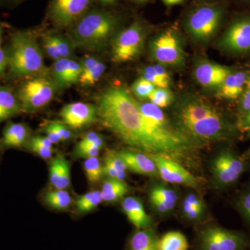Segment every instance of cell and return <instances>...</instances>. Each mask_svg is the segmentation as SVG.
<instances>
[{"mask_svg":"<svg viewBox=\"0 0 250 250\" xmlns=\"http://www.w3.org/2000/svg\"><path fill=\"white\" fill-rule=\"evenodd\" d=\"M3 36V25L1 22H0V47H1V41H2Z\"/></svg>","mask_w":250,"mask_h":250,"instance_id":"obj_51","label":"cell"},{"mask_svg":"<svg viewBox=\"0 0 250 250\" xmlns=\"http://www.w3.org/2000/svg\"><path fill=\"white\" fill-rule=\"evenodd\" d=\"M182 207L206 210V205L202 197L195 192L188 194L182 202Z\"/></svg>","mask_w":250,"mask_h":250,"instance_id":"obj_37","label":"cell"},{"mask_svg":"<svg viewBox=\"0 0 250 250\" xmlns=\"http://www.w3.org/2000/svg\"><path fill=\"white\" fill-rule=\"evenodd\" d=\"M129 1H133V2L138 3V4H143V3L147 2L149 0H129Z\"/></svg>","mask_w":250,"mask_h":250,"instance_id":"obj_52","label":"cell"},{"mask_svg":"<svg viewBox=\"0 0 250 250\" xmlns=\"http://www.w3.org/2000/svg\"><path fill=\"white\" fill-rule=\"evenodd\" d=\"M42 47L46 55L54 60L72 58L76 47L67 35L49 32L42 38Z\"/></svg>","mask_w":250,"mask_h":250,"instance_id":"obj_17","label":"cell"},{"mask_svg":"<svg viewBox=\"0 0 250 250\" xmlns=\"http://www.w3.org/2000/svg\"><path fill=\"white\" fill-rule=\"evenodd\" d=\"M95 0H50L47 16L54 27L69 29L93 7Z\"/></svg>","mask_w":250,"mask_h":250,"instance_id":"obj_10","label":"cell"},{"mask_svg":"<svg viewBox=\"0 0 250 250\" xmlns=\"http://www.w3.org/2000/svg\"><path fill=\"white\" fill-rule=\"evenodd\" d=\"M158 243L154 229H137L130 237L128 250H158Z\"/></svg>","mask_w":250,"mask_h":250,"instance_id":"obj_25","label":"cell"},{"mask_svg":"<svg viewBox=\"0 0 250 250\" xmlns=\"http://www.w3.org/2000/svg\"><path fill=\"white\" fill-rule=\"evenodd\" d=\"M82 73L80 82L82 86H91L98 82L106 70V65L95 57L87 56L81 61Z\"/></svg>","mask_w":250,"mask_h":250,"instance_id":"obj_23","label":"cell"},{"mask_svg":"<svg viewBox=\"0 0 250 250\" xmlns=\"http://www.w3.org/2000/svg\"><path fill=\"white\" fill-rule=\"evenodd\" d=\"M232 69L208 60H200L194 68L195 80L204 88L218 89Z\"/></svg>","mask_w":250,"mask_h":250,"instance_id":"obj_15","label":"cell"},{"mask_svg":"<svg viewBox=\"0 0 250 250\" xmlns=\"http://www.w3.org/2000/svg\"><path fill=\"white\" fill-rule=\"evenodd\" d=\"M184 0H169L167 6H174V5H177L183 2Z\"/></svg>","mask_w":250,"mask_h":250,"instance_id":"obj_50","label":"cell"},{"mask_svg":"<svg viewBox=\"0 0 250 250\" xmlns=\"http://www.w3.org/2000/svg\"><path fill=\"white\" fill-rule=\"evenodd\" d=\"M9 51L8 75L10 78H31L46 73L43 54L35 34L29 30L11 34Z\"/></svg>","mask_w":250,"mask_h":250,"instance_id":"obj_4","label":"cell"},{"mask_svg":"<svg viewBox=\"0 0 250 250\" xmlns=\"http://www.w3.org/2000/svg\"><path fill=\"white\" fill-rule=\"evenodd\" d=\"M149 193H152L159 197L165 205L169 213L172 211L177 205V200H178L177 192L170 186L167 185V184H154L149 190Z\"/></svg>","mask_w":250,"mask_h":250,"instance_id":"obj_29","label":"cell"},{"mask_svg":"<svg viewBox=\"0 0 250 250\" xmlns=\"http://www.w3.org/2000/svg\"><path fill=\"white\" fill-rule=\"evenodd\" d=\"M49 182L54 189L58 190H64L70 186V164L63 156H56L50 163Z\"/></svg>","mask_w":250,"mask_h":250,"instance_id":"obj_22","label":"cell"},{"mask_svg":"<svg viewBox=\"0 0 250 250\" xmlns=\"http://www.w3.org/2000/svg\"><path fill=\"white\" fill-rule=\"evenodd\" d=\"M182 210L184 218L190 222L200 221L205 216L206 213V210L190 207H182Z\"/></svg>","mask_w":250,"mask_h":250,"instance_id":"obj_40","label":"cell"},{"mask_svg":"<svg viewBox=\"0 0 250 250\" xmlns=\"http://www.w3.org/2000/svg\"><path fill=\"white\" fill-rule=\"evenodd\" d=\"M224 17V10L218 4L197 6L188 15L184 27L188 34L198 42H209L218 32Z\"/></svg>","mask_w":250,"mask_h":250,"instance_id":"obj_5","label":"cell"},{"mask_svg":"<svg viewBox=\"0 0 250 250\" xmlns=\"http://www.w3.org/2000/svg\"><path fill=\"white\" fill-rule=\"evenodd\" d=\"M149 155L157 166L159 177L166 183L177 184L192 188L200 187V183L197 177L178 161L159 154Z\"/></svg>","mask_w":250,"mask_h":250,"instance_id":"obj_13","label":"cell"},{"mask_svg":"<svg viewBox=\"0 0 250 250\" xmlns=\"http://www.w3.org/2000/svg\"><path fill=\"white\" fill-rule=\"evenodd\" d=\"M118 153L128 170L147 177H159L157 166L149 154L134 149L118 151Z\"/></svg>","mask_w":250,"mask_h":250,"instance_id":"obj_18","label":"cell"},{"mask_svg":"<svg viewBox=\"0 0 250 250\" xmlns=\"http://www.w3.org/2000/svg\"><path fill=\"white\" fill-rule=\"evenodd\" d=\"M155 88V85L141 77L135 81L131 85V90L136 98L144 100V99H149Z\"/></svg>","mask_w":250,"mask_h":250,"instance_id":"obj_34","label":"cell"},{"mask_svg":"<svg viewBox=\"0 0 250 250\" xmlns=\"http://www.w3.org/2000/svg\"><path fill=\"white\" fill-rule=\"evenodd\" d=\"M100 148L85 146L78 143L74 150V156L77 158H83L87 159L89 158L96 157L100 153Z\"/></svg>","mask_w":250,"mask_h":250,"instance_id":"obj_35","label":"cell"},{"mask_svg":"<svg viewBox=\"0 0 250 250\" xmlns=\"http://www.w3.org/2000/svg\"><path fill=\"white\" fill-rule=\"evenodd\" d=\"M200 250H243L247 246L244 235L218 226L207 227L198 235Z\"/></svg>","mask_w":250,"mask_h":250,"instance_id":"obj_11","label":"cell"},{"mask_svg":"<svg viewBox=\"0 0 250 250\" xmlns=\"http://www.w3.org/2000/svg\"><path fill=\"white\" fill-rule=\"evenodd\" d=\"M9 65V51L8 47H0V77L6 71Z\"/></svg>","mask_w":250,"mask_h":250,"instance_id":"obj_45","label":"cell"},{"mask_svg":"<svg viewBox=\"0 0 250 250\" xmlns=\"http://www.w3.org/2000/svg\"><path fill=\"white\" fill-rule=\"evenodd\" d=\"M83 169L87 179L91 184L98 183L104 175L103 165L97 156L85 159Z\"/></svg>","mask_w":250,"mask_h":250,"instance_id":"obj_32","label":"cell"},{"mask_svg":"<svg viewBox=\"0 0 250 250\" xmlns=\"http://www.w3.org/2000/svg\"><path fill=\"white\" fill-rule=\"evenodd\" d=\"M162 1L164 3V4L167 5V3H168L169 0H162Z\"/></svg>","mask_w":250,"mask_h":250,"instance_id":"obj_53","label":"cell"},{"mask_svg":"<svg viewBox=\"0 0 250 250\" xmlns=\"http://www.w3.org/2000/svg\"><path fill=\"white\" fill-rule=\"evenodd\" d=\"M245 168L244 161L232 149H221L213 158L210 164L213 185L219 189L229 187L241 177Z\"/></svg>","mask_w":250,"mask_h":250,"instance_id":"obj_9","label":"cell"},{"mask_svg":"<svg viewBox=\"0 0 250 250\" xmlns=\"http://www.w3.org/2000/svg\"><path fill=\"white\" fill-rule=\"evenodd\" d=\"M188 248L187 237L177 231L165 233L158 243V250H188Z\"/></svg>","mask_w":250,"mask_h":250,"instance_id":"obj_28","label":"cell"},{"mask_svg":"<svg viewBox=\"0 0 250 250\" xmlns=\"http://www.w3.org/2000/svg\"><path fill=\"white\" fill-rule=\"evenodd\" d=\"M241 1H245V2H250V0H241Z\"/></svg>","mask_w":250,"mask_h":250,"instance_id":"obj_54","label":"cell"},{"mask_svg":"<svg viewBox=\"0 0 250 250\" xmlns=\"http://www.w3.org/2000/svg\"><path fill=\"white\" fill-rule=\"evenodd\" d=\"M22 112L21 103L12 88L0 85V123Z\"/></svg>","mask_w":250,"mask_h":250,"instance_id":"obj_24","label":"cell"},{"mask_svg":"<svg viewBox=\"0 0 250 250\" xmlns=\"http://www.w3.org/2000/svg\"><path fill=\"white\" fill-rule=\"evenodd\" d=\"M218 47L229 54L250 52V16H243L233 21L220 38Z\"/></svg>","mask_w":250,"mask_h":250,"instance_id":"obj_12","label":"cell"},{"mask_svg":"<svg viewBox=\"0 0 250 250\" xmlns=\"http://www.w3.org/2000/svg\"><path fill=\"white\" fill-rule=\"evenodd\" d=\"M52 80L59 89H65L80 82L82 73V62L73 58L60 59L52 67Z\"/></svg>","mask_w":250,"mask_h":250,"instance_id":"obj_16","label":"cell"},{"mask_svg":"<svg viewBox=\"0 0 250 250\" xmlns=\"http://www.w3.org/2000/svg\"><path fill=\"white\" fill-rule=\"evenodd\" d=\"M44 201L54 209L65 210L71 205L72 197L66 190L55 189L46 192Z\"/></svg>","mask_w":250,"mask_h":250,"instance_id":"obj_30","label":"cell"},{"mask_svg":"<svg viewBox=\"0 0 250 250\" xmlns=\"http://www.w3.org/2000/svg\"><path fill=\"white\" fill-rule=\"evenodd\" d=\"M62 123L71 129H80L95 123L98 119V108L90 104H68L60 112Z\"/></svg>","mask_w":250,"mask_h":250,"instance_id":"obj_14","label":"cell"},{"mask_svg":"<svg viewBox=\"0 0 250 250\" xmlns=\"http://www.w3.org/2000/svg\"><path fill=\"white\" fill-rule=\"evenodd\" d=\"M42 131L45 132L46 137L53 144H57L61 141H62V138L59 136L57 131L54 128H52L47 123L42 127Z\"/></svg>","mask_w":250,"mask_h":250,"instance_id":"obj_44","label":"cell"},{"mask_svg":"<svg viewBox=\"0 0 250 250\" xmlns=\"http://www.w3.org/2000/svg\"><path fill=\"white\" fill-rule=\"evenodd\" d=\"M58 90L52 79L43 75L29 78L20 85L16 93L22 112L32 113L48 104Z\"/></svg>","mask_w":250,"mask_h":250,"instance_id":"obj_7","label":"cell"},{"mask_svg":"<svg viewBox=\"0 0 250 250\" xmlns=\"http://www.w3.org/2000/svg\"><path fill=\"white\" fill-rule=\"evenodd\" d=\"M149 54L158 63L172 67L185 65L186 55L182 41L177 31L172 29L163 31L149 42Z\"/></svg>","mask_w":250,"mask_h":250,"instance_id":"obj_8","label":"cell"},{"mask_svg":"<svg viewBox=\"0 0 250 250\" xmlns=\"http://www.w3.org/2000/svg\"><path fill=\"white\" fill-rule=\"evenodd\" d=\"M149 200L151 207L156 213L161 215L168 214V210L159 197L152 193H149Z\"/></svg>","mask_w":250,"mask_h":250,"instance_id":"obj_42","label":"cell"},{"mask_svg":"<svg viewBox=\"0 0 250 250\" xmlns=\"http://www.w3.org/2000/svg\"><path fill=\"white\" fill-rule=\"evenodd\" d=\"M171 121L199 148L228 141L236 134V127L223 112L195 94H185L179 98L174 104Z\"/></svg>","mask_w":250,"mask_h":250,"instance_id":"obj_2","label":"cell"},{"mask_svg":"<svg viewBox=\"0 0 250 250\" xmlns=\"http://www.w3.org/2000/svg\"><path fill=\"white\" fill-rule=\"evenodd\" d=\"M95 1H98L100 4L105 6H112L116 4L118 0H95Z\"/></svg>","mask_w":250,"mask_h":250,"instance_id":"obj_49","label":"cell"},{"mask_svg":"<svg viewBox=\"0 0 250 250\" xmlns=\"http://www.w3.org/2000/svg\"><path fill=\"white\" fill-rule=\"evenodd\" d=\"M122 208L130 223L137 229L152 228V218L147 214L143 202L138 197H125Z\"/></svg>","mask_w":250,"mask_h":250,"instance_id":"obj_20","label":"cell"},{"mask_svg":"<svg viewBox=\"0 0 250 250\" xmlns=\"http://www.w3.org/2000/svg\"><path fill=\"white\" fill-rule=\"evenodd\" d=\"M30 141L33 142L38 143V144L41 145V146H43L49 149H53V143L51 142L46 136H34L31 137Z\"/></svg>","mask_w":250,"mask_h":250,"instance_id":"obj_47","label":"cell"},{"mask_svg":"<svg viewBox=\"0 0 250 250\" xmlns=\"http://www.w3.org/2000/svg\"><path fill=\"white\" fill-rule=\"evenodd\" d=\"M104 175L107 178L125 181L127 170L126 164L118 154V151L107 149L104 156L103 166Z\"/></svg>","mask_w":250,"mask_h":250,"instance_id":"obj_26","label":"cell"},{"mask_svg":"<svg viewBox=\"0 0 250 250\" xmlns=\"http://www.w3.org/2000/svg\"><path fill=\"white\" fill-rule=\"evenodd\" d=\"M49 124L52 128H54L59 136L62 138V141H67L72 139L73 136V133L71 131V128L69 127L63 123L60 122L51 121L49 122Z\"/></svg>","mask_w":250,"mask_h":250,"instance_id":"obj_39","label":"cell"},{"mask_svg":"<svg viewBox=\"0 0 250 250\" xmlns=\"http://www.w3.org/2000/svg\"><path fill=\"white\" fill-rule=\"evenodd\" d=\"M149 100L151 103L161 108L167 107L172 104L174 98L173 93L169 88L156 87Z\"/></svg>","mask_w":250,"mask_h":250,"instance_id":"obj_33","label":"cell"},{"mask_svg":"<svg viewBox=\"0 0 250 250\" xmlns=\"http://www.w3.org/2000/svg\"><path fill=\"white\" fill-rule=\"evenodd\" d=\"M205 1H206V0H205Z\"/></svg>","mask_w":250,"mask_h":250,"instance_id":"obj_56","label":"cell"},{"mask_svg":"<svg viewBox=\"0 0 250 250\" xmlns=\"http://www.w3.org/2000/svg\"><path fill=\"white\" fill-rule=\"evenodd\" d=\"M248 157L250 158V149L249 152H248Z\"/></svg>","mask_w":250,"mask_h":250,"instance_id":"obj_55","label":"cell"},{"mask_svg":"<svg viewBox=\"0 0 250 250\" xmlns=\"http://www.w3.org/2000/svg\"><path fill=\"white\" fill-rule=\"evenodd\" d=\"M80 143L85 146L100 148V149L104 146V140L103 136L95 131H91L83 135Z\"/></svg>","mask_w":250,"mask_h":250,"instance_id":"obj_36","label":"cell"},{"mask_svg":"<svg viewBox=\"0 0 250 250\" xmlns=\"http://www.w3.org/2000/svg\"><path fill=\"white\" fill-rule=\"evenodd\" d=\"M29 149L33 152L35 153L38 156H41L43 159H49L52 157L53 154V149H49L38 144V143L33 142L29 140L27 143Z\"/></svg>","mask_w":250,"mask_h":250,"instance_id":"obj_41","label":"cell"},{"mask_svg":"<svg viewBox=\"0 0 250 250\" xmlns=\"http://www.w3.org/2000/svg\"><path fill=\"white\" fill-rule=\"evenodd\" d=\"M25 0H0V6L12 8L21 4Z\"/></svg>","mask_w":250,"mask_h":250,"instance_id":"obj_48","label":"cell"},{"mask_svg":"<svg viewBox=\"0 0 250 250\" xmlns=\"http://www.w3.org/2000/svg\"><path fill=\"white\" fill-rule=\"evenodd\" d=\"M238 207L242 214L250 222V189L240 199Z\"/></svg>","mask_w":250,"mask_h":250,"instance_id":"obj_43","label":"cell"},{"mask_svg":"<svg viewBox=\"0 0 250 250\" xmlns=\"http://www.w3.org/2000/svg\"><path fill=\"white\" fill-rule=\"evenodd\" d=\"M250 74L244 70L231 71L217 89L216 96L227 100H235L241 96Z\"/></svg>","mask_w":250,"mask_h":250,"instance_id":"obj_19","label":"cell"},{"mask_svg":"<svg viewBox=\"0 0 250 250\" xmlns=\"http://www.w3.org/2000/svg\"><path fill=\"white\" fill-rule=\"evenodd\" d=\"M238 112L241 116L250 111V77L247 82L244 91L240 97Z\"/></svg>","mask_w":250,"mask_h":250,"instance_id":"obj_38","label":"cell"},{"mask_svg":"<svg viewBox=\"0 0 250 250\" xmlns=\"http://www.w3.org/2000/svg\"><path fill=\"white\" fill-rule=\"evenodd\" d=\"M147 27L139 19L120 30L111 41L112 61L116 63L133 62L142 54Z\"/></svg>","mask_w":250,"mask_h":250,"instance_id":"obj_6","label":"cell"},{"mask_svg":"<svg viewBox=\"0 0 250 250\" xmlns=\"http://www.w3.org/2000/svg\"><path fill=\"white\" fill-rule=\"evenodd\" d=\"M102 124L134 150L170 157L192 164L199 149L175 126L166 127L143 114L139 103L123 85L106 88L98 100Z\"/></svg>","mask_w":250,"mask_h":250,"instance_id":"obj_1","label":"cell"},{"mask_svg":"<svg viewBox=\"0 0 250 250\" xmlns=\"http://www.w3.org/2000/svg\"><path fill=\"white\" fill-rule=\"evenodd\" d=\"M238 127L250 135V111L241 116L238 121Z\"/></svg>","mask_w":250,"mask_h":250,"instance_id":"obj_46","label":"cell"},{"mask_svg":"<svg viewBox=\"0 0 250 250\" xmlns=\"http://www.w3.org/2000/svg\"><path fill=\"white\" fill-rule=\"evenodd\" d=\"M103 202L101 192L93 190L81 195L75 202L77 210L80 213H85L95 209Z\"/></svg>","mask_w":250,"mask_h":250,"instance_id":"obj_31","label":"cell"},{"mask_svg":"<svg viewBox=\"0 0 250 250\" xmlns=\"http://www.w3.org/2000/svg\"><path fill=\"white\" fill-rule=\"evenodd\" d=\"M30 136V129L27 125L9 122L3 131L1 145L6 147H21L27 144Z\"/></svg>","mask_w":250,"mask_h":250,"instance_id":"obj_21","label":"cell"},{"mask_svg":"<svg viewBox=\"0 0 250 250\" xmlns=\"http://www.w3.org/2000/svg\"><path fill=\"white\" fill-rule=\"evenodd\" d=\"M122 22L121 15L93 6L67 29V36L76 48L95 52L113 40Z\"/></svg>","mask_w":250,"mask_h":250,"instance_id":"obj_3","label":"cell"},{"mask_svg":"<svg viewBox=\"0 0 250 250\" xmlns=\"http://www.w3.org/2000/svg\"><path fill=\"white\" fill-rule=\"evenodd\" d=\"M129 190V187L125 181L107 178L103 182L100 192L103 202L113 203L124 199Z\"/></svg>","mask_w":250,"mask_h":250,"instance_id":"obj_27","label":"cell"}]
</instances>
